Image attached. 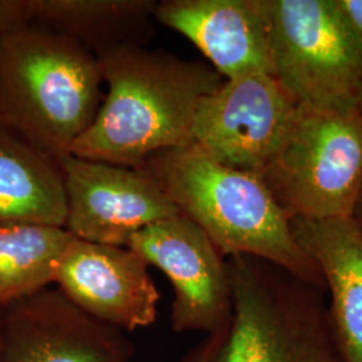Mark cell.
Returning a JSON list of instances; mask_svg holds the SVG:
<instances>
[{
	"instance_id": "6da1fadb",
	"label": "cell",
	"mask_w": 362,
	"mask_h": 362,
	"mask_svg": "<svg viewBox=\"0 0 362 362\" xmlns=\"http://www.w3.org/2000/svg\"><path fill=\"white\" fill-rule=\"evenodd\" d=\"M97 59L109 89L70 155L129 168L194 144L197 107L224 81L203 62L146 47L118 49Z\"/></svg>"
},
{
	"instance_id": "7a4b0ae2",
	"label": "cell",
	"mask_w": 362,
	"mask_h": 362,
	"mask_svg": "<svg viewBox=\"0 0 362 362\" xmlns=\"http://www.w3.org/2000/svg\"><path fill=\"white\" fill-rule=\"evenodd\" d=\"M140 169L223 257H252L303 284L324 282L296 240L288 216L257 175L223 165L194 144L153 156Z\"/></svg>"
},
{
	"instance_id": "3957f363",
	"label": "cell",
	"mask_w": 362,
	"mask_h": 362,
	"mask_svg": "<svg viewBox=\"0 0 362 362\" xmlns=\"http://www.w3.org/2000/svg\"><path fill=\"white\" fill-rule=\"evenodd\" d=\"M97 57L39 28L0 34V124L58 161L101 106Z\"/></svg>"
},
{
	"instance_id": "277c9868",
	"label": "cell",
	"mask_w": 362,
	"mask_h": 362,
	"mask_svg": "<svg viewBox=\"0 0 362 362\" xmlns=\"http://www.w3.org/2000/svg\"><path fill=\"white\" fill-rule=\"evenodd\" d=\"M233 315L218 362H344L321 300L260 259L228 257Z\"/></svg>"
},
{
	"instance_id": "5b68a950",
	"label": "cell",
	"mask_w": 362,
	"mask_h": 362,
	"mask_svg": "<svg viewBox=\"0 0 362 362\" xmlns=\"http://www.w3.org/2000/svg\"><path fill=\"white\" fill-rule=\"evenodd\" d=\"M259 177L290 220L353 218L362 194V113L297 105Z\"/></svg>"
},
{
	"instance_id": "8992f818",
	"label": "cell",
	"mask_w": 362,
	"mask_h": 362,
	"mask_svg": "<svg viewBox=\"0 0 362 362\" xmlns=\"http://www.w3.org/2000/svg\"><path fill=\"white\" fill-rule=\"evenodd\" d=\"M272 76L300 106L362 113V46L334 0H263Z\"/></svg>"
},
{
	"instance_id": "52a82bcc",
	"label": "cell",
	"mask_w": 362,
	"mask_h": 362,
	"mask_svg": "<svg viewBox=\"0 0 362 362\" xmlns=\"http://www.w3.org/2000/svg\"><path fill=\"white\" fill-rule=\"evenodd\" d=\"M66 199V231L76 239L128 247L132 238L180 211L145 170L74 155L58 160Z\"/></svg>"
},
{
	"instance_id": "ba28073f",
	"label": "cell",
	"mask_w": 362,
	"mask_h": 362,
	"mask_svg": "<svg viewBox=\"0 0 362 362\" xmlns=\"http://www.w3.org/2000/svg\"><path fill=\"white\" fill-rule=\"evenodd\" d=\"M128 247L168 278L175 332L209 336L228 329L233 298L227 262L192 220L181 212L160 220L136 233Z\"/></svg>"
},
{
	"instance_id": "9c48e42d",
	"label": "cell",
	"mask_w": 362,
	"mask_h": 362,
	"mask_svg": "<svg viewBox=\"0 0 362 362\" xmlns=\"http://www.w3.org/2000/svg\"><path fill=\"white\" fill-rule=\"evenodd\" d=\"M296 107L297 103L272 74L224 79L197 107L194 145L223 165L259 176Z\"/></svg>"
},
{
	"instance_id": "30bf717a",
	"label": "cell",
	"mask_w": 362,
	"mask_h": 362,
	"mask_svg": "<svg viewBox=\"0 0 362 362\" xmlns=\"http://www.w3.org/2000/svg\"><path fill=\"white\" fill-rule=\"evenodd\" d=\"M124 333L45 288L0 309V362H130Z\"/></svg>"
},
{
	"instance_id": "8fae6325",
	"label": "cell",
	"mask_w": 362,
	"mask_h": 362,
	"mask_svg": "<svg viewBox=\"0 0 362 362\" xmlns=\"http://www.w3.org/2000/svg\"><path fill=\"white\" fill-rule=\"evenodd\" d=\"M55 284L91 318L118 330L148 327L157 318L158 290L149 266L129 247L73 239Z\"/></svg>"
},
{
	"instance_id": "7c38bea8",
	"label": "cell",
	"mask_w": 362,
	"mask_h": 362,
	"mask_svg": "<svg viewBox=\"0 0 362 362\" xmlns=\"http://www.w3.org/2000/svg\"><path fill=\"white\" fill-rule=\"evenodd\" d=\"M155 21L189 39L224 79L272 76L263 0H163Z\"/></svg>"
},
{
	"instance_id": "4fadbf2b",
	"label": "cell",
	"mask_w": 362,
	"mask_h": 362,
	"mask_svg": "<svg viewBox=\"0 0 362 362\" xmlns=\"http://www.w3.org/2000/svg\"><path fill=\"white\" fill-rule=\"evenodd\" d=\"M155 0H0V34L39 28L95 57L145 47L155 37Z\"/></svg>"
},
{
	"instance_id": "5bb4252c",
	"label": "cell",
	"mask_w": 362,
	"mask_h": 362,
	"mask_svg": "<svg viewBox=\"0 0 362 362\" xmlns=\"http://www.w3.org/2000/svg\"><path fill=\"white\" fill-rule=\"evenodd\" d=\"M332 296L329 311L344 362H362V230L353 218L290 220Z\"/></svg>"
},
{
	"instance_id": "9a60e30c",
	"label": "cell",
	"mask_w": 362,
	"mask_h": 362,
	"mask_svg": "<svg viewBox=\"0 0 362 362\" xmlns=\"http://www.w3.org/2000/svg\"><path fill=\"white\" fill-rule=\"evenodd\" d=\"M66 199L58 161L0 124V226L65 227Z\"/></svg>"
},
{
	"instance_id": "2e32d148",
	"label": "cell",
	"mask_w": 362,
	"mask_h": 362,
	"mask_svg": "<svg viewBox=\"0 0 362 362\" xmlns=\"http://www.w3.org/2000/svg\"><path fill=\"white\" fill-rule=\"evenodd\" d=\"M74 239L64 227L0 226V309L55 284L66 248Z\"/></svg>"
},
{
	"instance_id": "e0dca14e",
	"label": "cell",
	"mask_w": 362,
	"mask_h": 362,
	"mask_svg": "<svg viewBox=\"0 0 362 362\" xmlns=\"http://www.w3.org/2000/svg\"><path fill=\"white\" fill-rule=\"evenodd\" d=\"M227 329L209 334L199 346H196L182 362H218L219 350L223 339L226 337Z\"/></svg>"
},
{
	"instance_id": "ac0fdd59",
	"label": "cell",
	"mask_w": 362,
	"mask_h": 362,
	"mask_svg": "<svg viewBox=\"0 0 362 362\" xmlns=\"http://www.w3.org/2000/svg\"><path fill=\"white\" fill-rule=\"evenodd\" d=\"M337 10L362 46V0H334Z\"/></svg>"
},
{
	"instance_id": "d6986e66",
	"label": "cell",
	"mask_w": 362,
	"mask_h": 362,
	"mask_svg": "<svg viewBox=\"0 0 362 362\" xmlns=\"http://www.w3.org/2000/svg\"><path fill=\"white\" fill-rule=\"evenodd\" d=\"M353 219L356 220V223L360 226V228L362 230V194L360 196V200H358V204L356 207V211H354Z\"/></svg>"
}]
</instances>
